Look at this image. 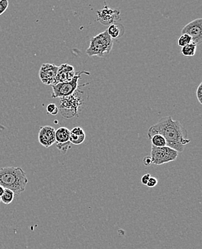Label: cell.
Listing matches in <instances>:
<instances>
[{
	"instance_id": "6da1fadb",
	"label": "cell",
	"mask_w": 202,
	"mask_h": 249,
	"mask_svg": "<svg viewBox=\"0 0 202 249\" xmlns=\"http://www.w3.org/2000/svg\"><path fill=\"white\" fill-rule=\"evenodd\" d=\"M155 134L162 135L167 141V147L174 149L178 153L183 152L185 146L191 142L185 126L179 121L173 120L171 116L161 118L157 123L149 128V138L151 140Z\"/></svg>"
},
{
	"instance_id": "7a4b0ae2",
	"label": "cell",
	"mask_w": 202,
	"mask_h": 249,
	"mask_svg": "<svg viewBox=\"0 0 202 249\" xmlns=\"http://www.w3.org/2000/svg\"><path fill=\"white\" fill-rule=\"evenodd\" d=\"M28 183L26 173L20 167H5L0 169V186L13 191L15 196L23 193Z\"/></svg>"
},
{
	"instance_id": "3957f363",
	"label": "cell",
	"mask_w": 202,
	"mask_h": 249,
	"mask_svg": "<svg viewBox=\"0 0 202 249\" xmlns=\"http://www.w3.org/2000/svg\"><path fill=\"white\" fill-rule=\"evenodd\" d=\"M114 42L107 30L99 33L90 39V45L86 50L89 57L98 56L104 58L112 51Z\"/></svg>"
},
{
	"instance_id": "277c9868",
	"label": "cell",
	"mask_w": 202,
	"mask_h": 249,
	"mask_svg": "<svg viewBox=\"0 0 202 249\" xmlns=\"http://www.w3.org/2000/svg\"><path fill=\"white\" fill-rule=\"evenodd\" d=\"M84 73L90 75L89 72L84 71L76 72L75 77L69 82L59 83V84L52 86V98L56 99V98L67 97L75 93L79 87L78 81L81 78V75Z\"/></svg>"
},
{
	"instance_id": "5b68a950",
	"label": "cell",
	"mask_w": 202,
	"mask_h": 249,
	"mask_svg": "<svg viewBox=\"0 0 202 249\" xmlns=\"http://www.w3.org/2000/svg\"><path fill=\"white\" fill-rule=\"evenodd\" d=\"M83 104L82 98L79 96V93H72L67 97L61 98L59 111L63 117L72 118L78 114V108Z\"/></svg>"
},
{
	"instance_id": "8992f818",
	"label": "cell",
	"mask_w": 202,
	"mask_h": 249,
	"mask_svg": "<svg viewBox=\"0 0 202 249\" xmlns=\"http://www.w3.org/2000/svg\"><path fill=\"white\" fill-rule=\"evenodd\" d=\"M178 155L179 153L176 151L167 146L162 147H156L154 146L152 147L151 158L152 160V164L155 165H161L176 160Z\"/></svg>"
},
{
	"instance_id": "52a82bcc",
	"label": "cell",
	"mask_w": 202,
	"mask_h": 249,
	"mask_svg": "<svg viewBox=\"0 0 202 249\" xmlns=\"http://www.w3.org/2000/svg\"><path fill=\"white\" fill-rule=\"evenodd\" d=\"M182 34H186L191 37L192 43L200 44L202 41V18L188 22L182 30Z\"/></svg>"
},
{
	"instance_id": "ba28073f",
	"label": "cell",
	"mask_w": 202,
	"mask_h": 249,
	"mask_svg": "<svg viewBox=\"0 0 202 249\" xmlns=\"http://www.w3.org/2000/svg\"><path fill=\"white\" fill-rule=\"evenodd\" d=\"M59 66L52 63H44L40 67L39 77L43 84L47 86H54L56 84V75Z\"/></svg>"
},
{
	"instance_id": "9c48e42d",
	"label": "cell",
	"mask_w": 202,
	"mask_h": 249,
	"mask_svg": "<svg viewBox=\"0 0 202 249\" xmlns=\"http://www.w3.org/2000/svg\"><path fill=\"white\" fill-rule=\"evenodd\" d=\"M105 6L102 10H99L97 12L98 20L103 25H111L114 24L116 21L119 20L120 19V13L119 10H114V9L109 8L106 3L105 2Z\"/></svg>"
},
{
	"instance_id": "30bf717a",
	"label": "cell",
	"mask_w": 202,
	"mask_h": 249,
	"mask_svg": "<svg viewBox=\"0 0 202 249\" xmlns=\"http://www.w3.org/2000/svg\"><path fill=\"white\" fill-rule=\"evenodd\" d=\"M38 140L43 147H50L55 143V129L50 126H42L39 132Z\"/></svg>"
},
{
	"instance_id": "8fae6325",
	"label": "cell",
	"mask_w": 202,
	"mask_h": 249,
	"mask_svg": "<svg viewBox=\"0 0 202 249\" xmlns=\"http://www.w3.org/2000/svg\"><path fill=\"white\" fill-rule=\"evenodd\" d=\"M76 72L73 66L67 63H63L59 66L56 75V84L59 83L69 82L75 77Z\"/></svg>"
},
{
	"instance_id": "7c38bea8",
	"label": "cell",
	"mask_w": 202,
	"mask_h": 249,
	"mask_svg": "<svg viewBox=\"0 0 202 249\" xmlns=\"http://www.w3.org/2000/svg\"><path fill=\"white\" fill-rule=\"evenodd\" d=\"M85 140V133L81 126H75L70 132L69 142L70 144L79 145L83 144Z\"/></svg>"
},
{
	"instance_id": "4fadbf2b",
	"label": "cell",
	"mask_w": 202,
	"mask_h": 249,
	"mask_svg": "<svg viewBox=\"0 0 202 249\" xmlns=\"http://www.w3.org/2000/svg\"><path fill=\"white\" fill-rule=\"evenodd\" d=\"M70 132V130L66 127H60L55 130V142H57V144L70 143L69 142Z\"/></svg>"
},
{
	"instance_id": "5bb4252c",
	"label": "cell",
	"mask_w": 202,
	"mask_h": 249,
	"mask_svg": "<svg viewBox=\"0 0 202 249\" xmlns=\"http://www.w3.org/2000/svg\"><path fill=\"white\" fill-rule=\"evenodd\" d=\"M197 45L194 43H189V44L185 45L182 48V55L186 57H193L195 55L197 52Z\"/></svg>"
},
{
	"instance_id": "9a60e30c",
	"label": "cell",
	"mask_w": 202,
	"mask_h": 249,
	"mask_svg": "<svg viewBox=\"0 0 202 249\" xmlns=\"http://www.w3.org/2000/svg\"><path fill=\"white\" fill-rule=\"evenodd\" d=\"M152 146L156 147H162L167 146V141L165 138L161 134H155L151 138Z\"/></svg>"
},
{
	"instance_id": "2e32d148",
	"label": "cell",
	"mask_w": 202,
	"mask_h": 249,
	"mask_svg": "<svg viewBox=\"0 0 202 249\" xmlns=\"http://www.w3.org/2000/svg\"><path fill=\"white\" fill-rule=\"evenodd\" d=\"M15 197V193L13 191L8 189H4V193L0 199H1V202H2L4 204L9 205L13 201Z\"/></svg>"
},
{
	"instance_id": "e0dca14e",
	"label": "cell",
	"mask_w": 202,
	"mask_h": 249,
	"mask_svg": "<svg viewBox=\"0 0 202 249\" xmlns=\"http://www.w3.org/2000/svg\"><path fill=\"white\" fill-rule=\"evenodd\" d=\"M106 30L108 32V34L112 39H117L121 36L120 28L116 24L114 23L110 25L109 28Z\"/></svg>"
},
{
	"instance_id": "ac0fdd59",
	"label": "cell",
	"mask_w": 202,
	"mask_h": 249,
	"mask_svg": "<svg viewBox=\"0 0 202 249\" xmlns=\"http://www.w3.org/2000/svg\"><path fill=\"white\" fill-rule=\"evenodd\" d=\"M192 43V40L191 37L189 36L186 34L182 35L179 39H178V45L179 47H185V45L189 44V43Z\"/></svg>"
},
{
	"instance_id": "d6986e66",
	"label": "cell",
	"mask_w": 202,
	"mask_h": 249,
	"mask_svg": "<svg viewBox=\"0 0 202 249\" xmlns=\"http://www.w3.org/2000/svg\"><path fill=\"white\" fill-rule=\"evenodd\" d=\"M47 112L51 115L56 116L59 113L58 107L55 104H48L47 107Z\"/></svg>"
},
{
	"instance_id": "ffe728a7",
	"label": "cell",
	"mask_w": 202,
	"mask_h": 249,
	"mask_svg": "<svg viewBox=\"0 0 202 249\" xmlns=\"http://www.w3.org/2000/svg\"><path fill=\"white\" fill-rule=\"evenodd\" d=\"M9 7V1L7 0H0V16L5 13Z\"/></svg>"
},
{
	"instance_id": "44dd1931",
	"label": "cell",
	"mask_w": 202,
	"mask_h": 249,
	"mask_svg": "<svg viewBox=\"0 0 202 249\" xmlns=\"http://www.w3.org/2000/svg\"><path fill=\"white\" fill-rule=\"evenodd\" d=\"M158 184V179H156L154 177H151L150 179H149V182L147 183V186L149 188H154L155 186H156Z\"/></svg>"
},
{
	"instance_id": "7402d4cb",
	"label": "cell",
	"mask_w": 202,
	"mask_h": 249,
	"mask_svg": "<svg viewBox=\"0 0 202 249\" xmlns=\"http://www.w3.org/2000/svg\"><path fill=\"white\" fill-rule=\"evenodd\" d=\"M196 94H197V98L198 99L199 102H200V104H202V83L197 87Z\"/></svg>"
},
{
	"instance_id": "603a6c76",
	"label": "cell",
	"mask_w": 202,
	"mask_h": 249,
	"mask_svg": "<svg viewBox=\"0 0 202 249\" xmlns=\"http://www.w3.org/2000/svg\"><path fill=\"white\" fill-rule=\"evenodd\" d=\"M151 177L152 176H151L150 173H146V174H145L144 176L141 178V183L144 185H147Z\"/></svg>"
},
{
	"instance_id": "cb8c5ba5",
	"label": "cell",
	"mask_w": 202,
	"mask_h": 249,
	"mask_svg": "<svg viewBox=\"0 0 202 249\" xmlns=\"http://www.w3.org/2000/svg\"><path fill=\"white\" fill-rule=\"evenodd\" d=\"M143 164L145 166H150L152 164V160L151 156H146L143 159Z\"/></svg>"
},
{
	"instance_id": "d4e9b609",
	"label": "cell",
	"mask_w": 202,
	"mask_h": 249,
	"mask_svg": "<svg viewBox=\"0 0 202 249\" xmlns=\"http://www.w3.org/2000/svg\"><path fill=\"white\" fill-rule=\"evenodd\" d=\"M4 188L3 187L0 186V197H1V196L3 195V193H4Z\"/></svg>"
},
{
	"instance_id": "484cf974",
	"label": "cell",
	"mask_w": 202,
	"mask_h": 249,
	"mask_svg": "<svg viewBox=\"0 0 202 249\" xmlns=\"http://www.w3.org/2000/svg\"><path fill=\"white\" fill-rule=\"evenodd\" d=\"M0 203H1V199H0Z\"/></svg>"
}]
</instances>
